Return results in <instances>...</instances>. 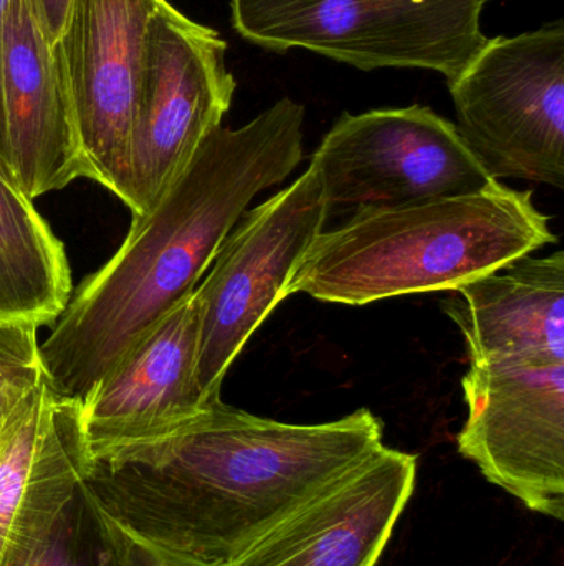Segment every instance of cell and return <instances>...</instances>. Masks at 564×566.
<instances>
[{
	"instance_id": "obj_21",
	"label": "cell",
	"mask_w": 564,
	"mask_h": 566,
	"mask_svg": "<svg viewBox=\"0 0 564 566\" xmlns=\"http://www.w3.org/2000/svg\"><path fill=\"white\" fill-rule=\"evenodd\" d=\"M10 0H0V73H2V39L3 25H6L7 10ZM0 135H2V93H0Z\"/></svg>"
},
{
	"instance_id": "obj_6",
	"label": "cell",
	"mask_w": 564,
	"mask_h": 566,
	"mask_svg": "<svg viewBox=\"0 0 564 566\" xmlns=\"http://www.w3.org/2000/svg\"><path fill=\"white\" fill-rule=\"evenodd\" d=\"M328 206L317 171L242 216L195 286L199 308L198 381L209 405L221 401L232 363L258 326L287 298L288 283L327 228Z\"/></svg>"
},
{
	"instance_id": "obj_16",
	"label": "cell",
	"mask_w": 564,
	"mask_h": 566,
	"mask_svg": "<svg viewBox=\"0 0 564 566\" xmlns=\"http://www.w3.org/2000/svg\"><path fill=\"white\" fill-rule=\"evenodd\" d=\"M62 241L0 161V319L49 325L72 296Z\"/></svg>"
},
{
	"instance_id": "obj_20",
	"label": "cell",
	"mask_w": 564,
	"mask_h": 566,
	"mask_svg": "<svg viewBox=\"0 0 564 566\" xmlns=\"http://www.w3.org/2000/svg\"><path fill=\"white\" fill-rule=\"evenodd\" d=\"M145 552V551H142ZM145 566H198L188 564V562L175 560V558L164 557V555L151 554L145 552Z\"/></svg>"
},
{
	"instance_id": "obj_7",
	"label": "cell",
	"mask_w": 564,
	"mask_h": 566,
	"mask_svg": "<svg viewBox=\"0 0 564 566\" xmlns=\"http://www.w3.org/2000/svg\"><path fill=\"white\" fill-rule=\"evenodd\" d=\"M310 166L330 218L470 195L497 181L453 122L419 105L343 113Z\"/></svg>"
},
{
	"instance_id": "obj_1",
	"label": "cell",
	"mask_w": 564,
	"mask_h": 566,
	"mask_svg": "<svg viewBox=\"0 0 564 566\" xmlns=\"http://www.w3.org/2000/svg\"><path fill=\"white\" fill-rule=\"evenodd\" d=\"M383 446L370 409L320 424L222 401L171 434L89 462L83 484L141 551L225 566Z\"/></svg>"
},
{
	"instance_id": "obj_11",
	"label": "cell",
	"mask_w": 564,
	"mask_h": 566,
	"mask_svg": "<svg viewBox=\"0 0 564 566\" xmlns=\"http://www.w3.org/2000/svg\"><path fill=\"white\" fill-rule=\"evenodd\" d=\"M195 293L139 339L82 399L89 462L171 434L209 405L198 381Z\"/></svg>"
},
{
	"instance_id": "obj_9",
	"label": "cell",
	"mask_w": 564,
	"mask_h": 566,
	"mask_svg": "<svg viewBox=\"0 0 564 566\" xmlns=\"http://www.w3.org/2000/svg\"><path fill=\"white\" fill-rule=\"evenodd\" d=\"M459 452L530 511L563 521L564 363L470 365Z\"/></svg>"
},
{
	"instance_id": "obj_14",
	"label": "cell",
	"mask_w": 564,
	"mask_h": 566,
	"mask_svg": "<svg viewBox=\"0 0 564 566\" xmlns=\"http://www.w3.org/2000/svg\"><path fill=\"white\" fill-rule=\"evenodd\" d=\"M78 399L42 381L0 424V566H26L89 465Z\"/></svg>"
},
{
	"instance_id": "obj_18",
	"label": "cell",
	"mask_w": 564,
	"mask_h": 566,
	"mask_svg": "<svg viewBox=\"0 0 564 566\" xmlns=\"http://www.w3.org/2000/svg\"><path fill=\"white\" fill-rule=\"evenodd\" d=\"M36 326L0 319V424L42 381Z\"/></svg>"
},
{
	"instance_id": "obj_12",
	"label": "cell",
	"mask_w": 564,
	"mask_h": 566,
	"mask_svg": "<svg viewBox=\"0 0 564 566\" xmlns=\"http://www.w3.org/2000/svg\"><path fill=\"white\" fill-rule=\"evenodd\" d=\"M416 478V455L381 446L225 566H376Z\"/></svg>"
},
{
	"instance_id": "obj_5",
	"label": "cell",
	"mask_w": 564,
	"mask_h": 566,
	"mask_svg": "<svg viewBox=\"0 0 564 566\" xmlns=\"http://www.w3.org/2000/svg\"><path fill=\"white\" fill-rule=\"evenodd\" d=\"M457 129L490 178L564 188V23L487 39L447 82Z\"/></svg>"
},
{
	"instance_id": "obj_3",
	"label": "cell",
	"mask_w": 564,
	"mask_h": 566,
	"mask_svg": "<svg viewBox=\"0 0 564 566\" xmlns=\"http://www.w3.org/2000/svg\"><path fill=\"white\" fill-rule=\"evenodd\" d=\"M558 242L530 191H482L351 216L324 229L288 283L341 305L460 289Z\"/></svg>"
},
{
	"instance_id": "obj_8",
	"label": "cell",
	"mask_w": 564,
	"mask_h": 566,
	"mask_svg": "<svg viewBox=\"0 0 564 566\" xmlns=\"http://www.w3.org/2000/svg\"><path fill=\"white\" fill-rule=\"evenodd\" d=\"M227 43L168 0L146 30L131 128L132 218L148 214L201 143L222 125L235 78Z\"/></svg>"
},
{
	"instance_id": "obj_19",
	"label": "cell",
	"mask_w": 564,
	"mask_h": 566,
	"mask_svg": "<svg viewBox=\"0 0 564 566\" xmlns=\"http://www.w3.org/2000/svg\"><path fill=\"white\" fill-rule=\"evenodd\" d=\"M29 3L43 35L55 45L65 29L72 0H29Z\"/></svg>"
},
{
	"instance_id": "obj_13",
	"label": "cell",
	"mask_w": 564,
	"mask_h": 566,
	"mask_svg": "<svg viewBox=\"0 0 564 566\" xmlns=\"http://www.w3.org/2000/svg\"><path fill=\"white\" fill-rule=\"evenodd\" d=\"M0 161L30 199L88 178L62 49L40 30L29 0H10L2 39Z\"/></svg>"
},
{
	"instance_id": "obj_4",
	"label": "cell",
	"mask_w": 564,
	"mask_h": 566,
	"mask_svg": "<svg viewBox=\"0 0 564 566\" xmlns=\"http://www.w3.org/2000/svg\"><path fill=\"white\" fill-rule=\"evenodd\" d=\"M487 0H231L238 35L371 72L421 69L456 78L486 45Z\"/></svg>"
},
{
	"instance_id": "obj_17",
	"label": "cell",
	"mask_w": 564,
	"mask_h": 566,
	"mask_svg": "<svg viewBox=\"0 0 564 566\" xmlns=\"http://www.w3.org/2000/svg\"><path fill=\"white\" fill-rule=\"evenodd\" d=\"M26 566H145V552L79 484Z\"/></svg>"
},
{
	"instance_id": "obj_15",
	"label": "cell",
	"mask_w": 564,
	"mask_h": 566,
	"mask_svg": "<svg viewBox=\"0 0 564 566\" xmlns=\"http://www.w3.org/2000/svg\"><path fill=\"white\" fill-rule=\"evenodd\" d=\"M466 342L470 365L564 363V252L519 259L440 302Z\"/></svg>"
},
{
	"instance_id": "obj_10",
	"label": "cell",
	"mask_w": 564,
	"mask_h": 566,
	"mask_svg": "<svg viewBox=\"0 0 564 566\" xmlns=\"http://www.w3.org/2000/svg\"><path fill=\"white\" fill-rule=\"evenodd\" d=\"M164 0H72L58 43L88 179L126 206L131 128L146 30Z\"/></svg>"
},
{
	"instance_id": "obj_2",
	"label": "cell",
	"mask_w": 564,
	"mask_h": 566,
	"mask_svg": "<svg viewBox=\"0 0 564 566\" xmlns=\"http://www.w3.org/2000/svg\"><path fill=\"white\" fill-rule=\"evenodd\" d=\"M305 106L281 98L241 128L217 126L155 208L132 218L108 264L70 296L40 345L46 381L82 401L179 303L260 192L304 159Z\"/></svg>"
}]
</instances>
